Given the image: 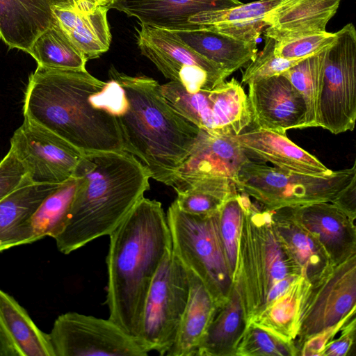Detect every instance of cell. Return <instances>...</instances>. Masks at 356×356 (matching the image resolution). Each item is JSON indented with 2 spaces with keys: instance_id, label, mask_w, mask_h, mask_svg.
<instances>
[{
  "instance_id": "1",
  "label": "cell",
  "mask_w": 356,
  "mask_h": 356,
  "mask_svg": "<svg viewBox=\"0 0 356 356\" xmlns=\"http://www.w3.org/2000/svg\"><path fill=\"white\" fill-rule=\"evenodd\" d=\"M122 88L101 81L86 70L38 65L24 92V118L47 129L81 154L122 152L115 114Z\"/></svg>"
},
{
  "instance_id": "2",
  "label": "cell",
  "mask_w": 356,
  "mask_h": 356,
  "mask_svg": "<svg viewBox=\"0 0 356 356\" xmlns=\"http://www.w3.org/2000/svg\"><path fill=\"white\" fill-rule=\"evenodd\" d=\"M73 176L78 184L67 221L54 238L65 254L108 236L149 188V172L125 151L83 154Z\"/></svg>"
},
{
  "instance_id": "3",
  "label": "cell",
  "mask_w": 356,
  "mask_h": 356,
  "mask_svg": "<svg viewBox=\"0 0 356 356\" xmlns=\"http://www.w3.org/2000/svg\"><path fill=\"white\" fill-rule=\"evenodd\" d=\"M108 236V318L138 338L149 286L163 257L172 248L161 203L143 197Z\"/></svg>"
},
{
  "instance_id": "4",
  "label": "cell",
  "mask_w": 356,
  "mask_h": 356,
  "mask_svg": "<svg viewBox=\"0 0 356 356\" xmlns=\"http://www.w3.org/2000/svg\"><path fill=\"white\" fill-rule=\"evenodd\" d=\"M109 76L123 88L127 99L117 116L124 150L143 165L150 178L172 187L200 129L170 104L152 78L129 76L113 67Z\"/></svg>"
},
{
  "instance_id": "5",
  "label": "cell",
  "mask_w": 356,
  "mask_h": 356,
  "mask_svg": "<svg viewBox=\"0 0 356 356\" xmlns=\"http://www.w3.org/2000/svg\"><path fill=\"white\" fill-rule=\"evenodd\" d=\"M243 216L236 282L247 321L284 293L301 273L276 232L270 211L241 193Z\"/></svg>"
},
{
  "instance_id": "6",
  "label": "cell",
  "mask_w": 356,
  "mask_h": 356,
  "mask_svg": "<svg viewBox=\"0 0 356 356\" xmlns=\"http://www.w3.org/2000/svg\"><path fill=\"white\" fill-rule=\"evenodd\" d=\"M166 219L173 253L185 268L202 281L220 307L229 297L233 277L220 235L218 211L190 214L181 211L173 201Z\"/></svg>"
},
{
  "instance_id": "7",
  "label": "cell",
  "mask_w": 356,
  "mask_h": 356,
  "mask_svg": "<svg viewBox=\"0 0 356 356\" xmlns=\"http://www.w3.org/2000/svg\"><path fill=\"white\" fill-rule=\"evenodd\" d=\"M356 176L353 167L322 175L301 174L249 160L234 180L238 191L266 210L331 202Z\"/></svg>"
},
{
  "instance_id": "8",
  "label": "cell",
  "mask_w": 356,
  "mask_h": 356,
  "mask_svg": "<svg viewBox=\"0 0 356 356\" xmlns=\"http://www.w3.org/2000/svg\"><path fill=\"white\" fill-rule=\"evenodd\" d=\"M188 291L186 270L171 248L156 271L143 305L138 339L148 352L166 355L176 337Z\"/></svg>"
},
{
  "instance_id": "9",
  "label": "cell",
  "mask_w": 356,
  "mask_h": 356,
  "mask_svg": "<svg viewBox=\"0 0 356 356\" xmlns=\"http://www.w3.org/2000/svg\"><path fill=\"white\" fill-rule=\"evenodd\" d=\"M327 49L318 127L333 134L353 131L356 120V31L348 23Z\"/></svg>"
},
{
  "instance_id": "10",
  "label": "cell",
  "mask_w": 356,
  "mask_h": 356,
  "mask_svg": "<svg viewBox=\"0 0 356 356\" xmlns=\"http://www.w3.org/2000/svg\"><path fill=\"white\" fill-rule=\"evenodd\" d=\"M139 24L137 44L141 54L188 92L211 90L229 76L221 65L195 52L172 31Z\"/></svg>"
},
{
  "instance_id": "11",
  "label": "cell",
  "mask_w": 356,
  "mask_h": 356,
  "mask_svg": "<svg viewBox=\"0 0 356 356\" xmlns=\"http://www.w3.org/2000/svg\"><path fill=\"white\" fill-rule=\"evenodd\" d=\"M54 356H147L138 338L108 319L70 312L58 316L48 334Z\"/></svg>"
},
{
  "instance_id": "12",
  "label": "cell",
  "mask_w": 356,
  "mask_h": 356,
  "mask_svg": "<svg viewBox=\"0 0 356 356\" xmlns=\"http://www.w3.org/2000/svg\"><path fill=\"white\" fill-rule=\"evenodd\" d=\"M355 309L356 255L331 266L310 283L294 341L298 350L310 337L354 316Z\"/></svg>"
},
{
  "instance_id": "13",
  "label": "cell",
  "mask_w": 356,
  "mask_h": 356,
  "mask_svg": "<svg viewBox=\"0 0 356 356\" xmlns=\"http://www.w3.org/2000/svg\"><path fill=\"white\" fill-rule=\"evenodd\" d=\"M10 149L33 184H61L70 179L82 156L47 129L24 118L10 138Z\"/></svg>"
},
{
  "instance_id": "14",
  "label": "cell",
  "mask_w": 356,
  "mask_h": 356,
  "mask_svg": "<svg viewBox=\"0 0 356 356\" xmlns=\"http://www.w3.org/2000/svg\"><path fill=\"white\" fill-rule=\"evenodd\" d=\"M248 97L257 127L282 134L288 129L305 128V101L283 75L249 83Z\"/></svg>"
},
{
  "instance_id": "15",
  "label": "cell",
  "mask_w": 356,
  "mask_h": 356,
  "mask_svg": "<svg viewBox=\"0 0 356 356\" xmlns=\"http://www.w3.org/2000/svg\"><path fill=\"white\" fill-rule=\"evenodd\" d=\"M249 160L232 136L200 129L189 155L175 175L172 187L207 177H227L234 181Z\"/></svg>"
},
{
  "instance_id": "16",
  "label": "cell",
  "mask_w": 356,
  "mask_h": 356,
  "mask_svg": "<svg viewBox=\"0 0 356 356\" xmlns=\"http://www.w3.org/2000/svg\"><path fill=\"white\" fill-rule=\"evenodd\" d=\"M293 218L322 245L332 266L356 255L355 220L330 202L288 207Z\"/></svg>"
},
{
  "instance_id": "17",
  "label": "cell",
  "mask_w": 356,
  "mask_h": 356,
  "mask_svg": "<svg viewBox=\"0 0 356 356\" xmlns=\"http://www.w3.org/2000/svg\"><path fill=\"white\" fill-rule=\"evenodd\" d=\"M51 9L62 31L88 60L97 58L109 49L108 5L95 0H69L52 6Z\"/></svg>"
},
{
  "instance_id": "18",
  "label": "cell",
  "mask_w": 356,
  "mask_h": 356,
  "mask_svg": "<svg viewBox=\"0 0 356 356\" xmlns=\"http://www.w3.org/2000/svg\"><path fill=\"white\" fill-rule=\"evenodd\" d=\"M232 137L250 161L270 162L282 170L305 175H322L332 171L286 134L257 127Z\"/></svg>"
},
{
  "instance_id": "19",
  "label": "cell",
  "mask_w": 356,
  "mask_h": 356,
  "mask_svg": "<svg viewBox=\"0 0 356 356\" xmlns=\"http://www.w3.org/2000/svg\"><path fill=\"white\" fill-rule=\"evenodd\" d=\"M239 0H109V8L133 17L139 24L161 29H182L188 19L202 12L241 5Z\"/></svg>"
},
{
  "instance_id": "20",
  "label": "cell",
  "mask_w": 356,
  "mask_h": 356,
  "mask_svg": "<svg viewBox=\"0 0 356 356\" xmlns=\"http://www.w3.org/2000/svg\"><path fill=\"white\" fill-rule=\"evenodd\" d=\"M341 0H283L264 18V35L275 40L325 31Z\"/></svg>"
},
{
  "instance_id": "21",
  "label": "cell",
  "mask_w": 356,
  "mask_h": 356,
  "mask_svg": "<svg viewBox=\"0 0 356 356\" xmlns=\"http://www.w3.org/2000/svg\"><path fill=\"white\" fill-rule=\"evenodd\" d=\"M61 184L26 185L0 201V252L38 241L32 216L42 201Z\"/></svg>"
},
{
  "instance_id": "22",
  "label": "cell",
  "mask_w": 356,
  "mask_h": 356,
  "mask_svg": "<svg viewBox=\"0 0 356 356\" xmlns=\"http://www.w3.org/2000/svg\"><path fill=\"white\" fill-rule=\"evenodd\" d=\"M55 22L49 0H0V38L10 49L27 53Z\"/></svg>"
},
{
  "instance_id": "23",
  "label": "cell",
  "mask_w": 356,
  "mask_h": 356,
  "mask_svg": "<svg viewBox=\"0 0 356 356\" xmlns=\"http://www.w3.org/2000/svg\"><path fill=\"white\" fill-rule=\"evenodd\" d=\"M270 211L273 227L301 275L314 282L332 266L323 248L293 218L288 207Z\"/></svg>"
},
{
  "instance_id": "24",
  "label": "cell",
  "mask_w": 356,
  "mask_h": 356,
  "mask_svg": "<svg viewBox=\"0 0 356 356\" xmlns=\"http://www.w3.org/2000/svg\"><path fill=\"white\" fill-rule=\"evenodd\" d=\"M185 269L189 284L188 300L167 356H196L218 309L202 281L192 271Z\"/></svg>"
},
{
  "instance_id": "25",
  "label": "cell",
  "mask_w": 356,
  "mask_h": 356,
  "mask_svg": "<svg viewBox=\"0 0 356 356\" xmlns=\"http://www.w3.org/2000/svg\"><path fill=\"white\" fill-rule=\"evenodd\" d=\"M170 31L195 52L221 65L229 76L252 61L257 54V42H244L197 27Z\"/></svg>"
},
{
  "instance_id": "26",
  "label": "cell",
  "mask_w": 356,
  "mask_h": 356,
  "mask_svg": "<svg viewBox=\"0 0 356 356\" xmlns=\"http://www.w3.org/2000/svg\"><path fill=\"white\" fill-rule=\"evenodd\" d=\"M247 324L241 292L234 281L229 297L218 307L196 356H235Z\"/></svg>"
},
{
  "instance_id": "27",
  "label": "cell",
  "mask_w": 356,
  "mask_h": 356,
  "mask_svg": "<svg viewBox=\"0 0 356 356\" xmlns=\"http://www.w3.org/2000/svg\"><path fill=\"white\" fill-rule=\"evenodd\" d=\"M310 286L302 275L287 289L248 322L286 342L295 341L300 322L303 302Z\"/></svg>"
},
{
  "instance_id": "28",
  "label": "cell",
  "mask_w": 356,
  "mask_h": 356,
  "mask_svg": "<svg viewBox=\"0 0 356 356\" xmlns=\"http://www.w3.org/2000/svg\"><path fill=\"white\" fill-rule=\"evenodd\" d=\"M209 97L216 134L238 135L253 120L248 97L234 78L210 90Z\"/></svg>"
},
{
  "instance_id": "29",
  "label": "cell",
  "mask_w": 356,
  "mask_h": 356,
  "mask_svg": "<svg viewBox=\"0 0 356 356\" xmlns=\"http://www.w3.org/2000/svg\"><path fill=\"white\" fill-rule=\"evenodd\" d=\"M0 323L22 356H54L48 334L41 331L13 297L0 289Z\"/></svg>"
},
{
  "instance_id": "30",
  "label": "cell",
  "mask_w": 356,
  "mask_h": 356,
  "mask_svg": "<svg viewBox=\"0 0 356 356\" xmlns=\"http://www.w3.org/2000/svg\"><path fill=\"white\" fill-rule=\"evenodd\" d=\"M173 188L177 207L195 215L218 212L227 200L238 192L232 179L222 177L202 178Z\"/></svg>"
},
{
  "instance_id": "31",
  "label": "cell",
  "mask_w": 356,
  "mask_h": 356,
  "mask_svg": "<svg viewBox=\"0 0 356 356\" xmlns=\"http://www.w3.org/2000/svg\"><path fill=\"white\" fill-rule=\"evenodd\" d=\"M27 53L38 65L51 68L85 70L88 60L56 20L35 39Z\"/></svg>"
},
{
  "instance_id": "32",
  "label": "cell",
  "mask_w": 356,
  "mask_h": 356,
  "mask_svg": "<svg viewBox=\"0 0 356 356\" xmlns=\"http://www.w3.org/2000/svg\"><path fill=\"white\" fill-rule=\"evenodd\" d=\"M327 49L302 60L281 74L291 82L305 101V128L318 127V106Z\"/></svg>"
},
{
  "instance_id": "33",
  "label": "cell",
  "mask_w": 356,
  "mask_h": 356,
  "mask_svg": "<svg viewBox=\"0 0 356 356\" xmlns=\"http://www.w3.org/2000/svg\"><path fill=\"white\" fill-rule=\"evenodd\" d=\"M77 184L76 177L72 175L38 207L31 219L38 241L44 236L55 238L62 232L67 221Z\"/></svg>"
},
{
  "instance_id": "34",
  "label": "cell",
  "mask_w": 356,
  "mask_h": 356,
  "mask_svg": "<svg viewBox=\"0 0 356 356\" xmlns=\"http://www.w3.org/2000/svg\"><path fill=\"white\" fill-rule=\"evenodd\" d=\"M161 90L170 104L185 119L200 129L216 134L209 97L210 90L191 93L178 82L170 81L161 85Z\"/></svg>"
},
{
  "instance_id": "35",
  "label": "cell",
  "mask_w": 356,
  "mask_h": 356,
  "mask_svg": "<svg viewBox=\"0 0 356 356\" xmlns=\"http://www.w3.org/2000/svg\"><path fill=\"white\" fill-rule=\"evenodd\" d=\"M282 1L258 0L228 8L199 13L188 18L187 28L263 19Z\"/></svg>"
},
{
  "instance_id": "36",
  "label": "cell",
  "mask_w": 356,
  "mask_h": 356,
  "mask_svg": "<svg viewBox=\"0 0 356 356\" xmlns=\"http://www.w3.org/2000/svg\"><path fill=\"white\" fill-rule=\"evenodd\" d=\"M299 350L264 329L248 323L237 345L235 356H296Z\"/></svg>"
},
{
  "instance_id": "37",
  "label": "cell",
  "mask_w": 356,
  "mask_h": 356,
  "mask_svg": "<svg viewBox=\"0 0 356 356\" xmlns=\"http://www.w3.org/2000/svg\"><path fill=\"white\" fill-rule=\"evenodd\" d=\"M242 216L241 195L238 192L227 200L218 211L220 235L233 280L236 270Z\"/></svg>"
},
{
  "instance_id": "38",
  "label": "cell",
  "mask_w": 356,
  "mask_h": 356,
  "mask_svg": "<svg viewBox=\"0 0 356 356\" xmlns=\"http://www.w3.org/2000/svg\"><path fill=\"white\" fill-rule=\"evenodd\" d=\"M337 33L325 31L275 40L274 54L286 59H304L330 47Z\"/></svg>"
},
{
  "instance_id": "39",
  "label": "cell",
  "mask_w": 356,
  "mask_h": 356,
  "mask_svg": "<svg viewBox=\"0 0 356 356\" xmlns=\"http://www.w3.org/2000/svg\"><path fill=\"white\" fill-rule=\"evenodd\" d=\"M275 43L274 39L265 36L264 47L243 72L242 83L248 85L263 79L280 75L303 60L286 59L275 56Z\"/></svg>"
},
{
  "instance_id": "40",
  "label": "cell",
  "mask_w": 356,
  "mask_h": 356,
  "mask_svg": "<svg viewBox=\"0 0 356 356\" xmlns=\"http://www.w3.org/2000/svg\"><path fill=\"white\" fill-rule=\"evenodd\" d=\"M32 184L29 173L10 149L0 161V201L22 186Z\"/></svg>"
},
{
  "instance_id": "41",
  "label": "cell",
  "mask_w": 356,
  "mask_h": 356,
  "mask_svg": "<svg viewBox=\"0 0 356 356\" xmlns=\"http://www.w3.org/2000/svg\"><path fill=\"white\" fill-rule=\"evenodd\" d=\"M267 26L263 19L248 20L238 23H225L197 28L216 31L244 42H257L264 27Z\"/></svg>"
},
{
  "instance_id": "42",
  "label": "cell",
  "mask_w": 356,
  "mask_h": 356,
  "mask_svg": "<svg viewBox=\"0 0 356 356\" xmlns=\"http://www.w3.org/2000/svg\"><path fill=\"white\" fill-rule=\"evenodd\" d=\"M341 335L337 339H332L325 346L321 356L348 355L355 341L356 319L353 316L341 329Z\"/></svg>"
},
{
  "instance_id": "43",
  "label": "cell",
  "mask_w": 356,
  "mask_h": 356,
  "mask_svg": "<svg viewBox=\"0 0 356 356\" xmlns=\"http://www.w3.org/2000/svg\"><path fill=\"white\" fill-rule=\"evenodd\" d=\"M353 316L341 321L339 324L330 328L326 329L314 335L306 340L299 348V355L321 356V353L327 343L332 340L335 334L341 330L344 324Z\"/></svg>"
},
{
  "instance_id": "44",
  "label": "cell",
  "mask_w": 356,
  "mask_h": 356,
  "mask_svg": "<svg viewBox=\"0 0 356 356\" xmlns=\"http://www.w3.org/2000/svg\"><path fill=\"white\" fill-rule=\"evenodd\" d=\"M348 216L356 218V176L330 202Z\"/></svg>"
},
{
  "instance_id": "45",
  "label": "cell",
  "mask_w": 356,
  "mask_h": 356,
  "mask_svg": "<svg viewBox=\"0 0 356 356\" xmlns=\"http://www.w3.org/2000/svg\"><path fill=\"white\" fill-rule=\"evenodd\" d=\"M0 356H22L19 349L1 323Z\"/></svg>"
},
{
  "instance_id": "46",
  "label": "cell",
  "mask_w": 356,
  "mask_h": 356,
  "mask_svg": "<svg viewBox=\"0 0 356 356\" xmlns=\"http://www.w3.org/2000/svg\"><path fill=\"white\" fill-rule=\"evenodd\" d=\"M67 1L69 0H49L50 3L51 4V6L67 2Z\"/></svg>"
}]
</instances>
